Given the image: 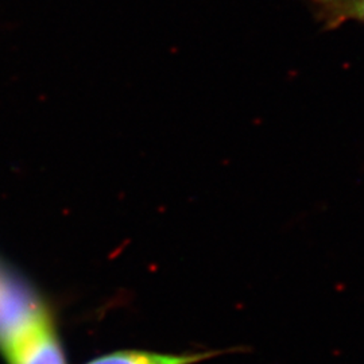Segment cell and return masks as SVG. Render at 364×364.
<instances>
[{
  "mask_svg": "<svg viewBox=\"0 0 364 364\" xmlns=\"http://www.w3.org/2000/svg\"><path fill=\"white\" fill-rule=\"evenodd\" d=\"M0 358L4 364H68L52 306L1 257Z\"/></svg>",
  "mask_w": 364,
  "mask_h": 364,
  "instance_id": "1",
  "label": "cell"
},
{
  "mask_svg": "<svg viewBox=\"0 0 364 364\" xmlns=\"http://www.w3.org/2000/svg\"><path fill=\"white\" fill-rule=\"evenodd\" d=\"M220 352L164 353L144 350H123L97 356L85 364H196L204 362Z\"/></svg>",
  "mask_w": 364,
  "mask_h": 364,
  "instance_id": "2",
  "label": "cell"
},
{
  "mask_svg": "<svg viewBox=\"0 0 364 364\" xmlns=\"http://www.w3.org/2000/svg\"><path fill=\"white\" fill-rule=\"evenodd\" d=\"M316 22L332 31L355 22L364 25V0H306Z\"/></svg>",
  "mask_w": 364,
  "mask_h": 364,
  "instance_id": "3",
  "label": "cell"
}]
</instances>
